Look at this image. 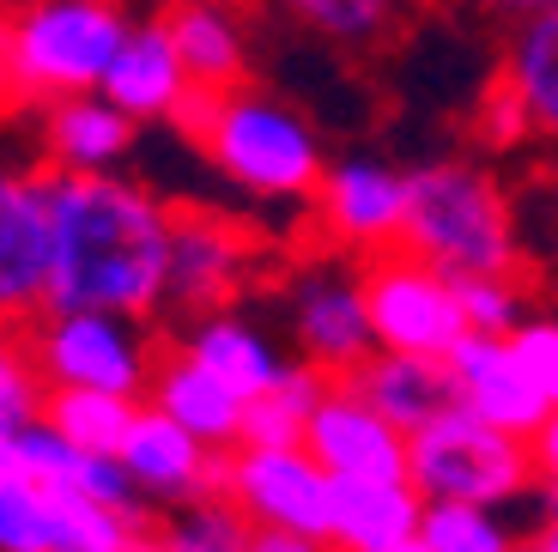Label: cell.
<instances>
[{"label": "cell", "mask_w": 558, "mask_h": 552, "mask_svg": "<svg viewBox=\"0 0 558 552\" xmlns=\"http://www.w3.org/2000/svg\"><path fill=\"white\" fill-rule=\"evenodd\" d=\"M177 128L201 146L213 170L231 189L262 194V201H310L328 177L322 134L298 104L262 85H231V92H195L182 104Z\"/></svg>", "instance_id": "7a4b0ae2"}, {"label": "cell", "mask_w": 558, "mask_h": 552, "mask_svg": "<svg viewBox=\"0 0 558 552\" xmlns=\"http://www.w3.org/2000/svg\"><path fill=\"white\" fill-rule=\"evenodd\" d=\"M335 388V376L316 371V364L292 359V371L279 376L267 395L250 400V419H243V443L250 449H298L310 437V419H316L322 395Z\"/></svg>", "instance_id": "603a6c76"}, {"label": "cell", "mask_w": 558, "mask_h": 552, "mask_svg": "<svg viewBox=\"0 0 558 552\" xmlns=\"http://www.w3.org/2000/svg\"><path fill=\"white\" fill-rule=\"evenodd\" d=\"M250 237L231 219L213 213H177V243H170V304L177 310H225L250 279Z\"/></svg>", "instance_id": "9a60e30c"}, {"label": "cell", "mask_w": 558, "mask_h": 552, "mask_svg": "<svg viewBox=\"0 0 558 552\" xmlns=\"http://www.w3.org/2000/svg\"><path fill=\"white\" fill-rule=\"evenodd\" d=\"M316 207V231L335 249H352V255H389L401 243L407 225V170L383 165V158H340L328 165V177L310 194Z\"/></svg>", "instance_id": "30bf717a"}, {"label": "cell", "mask_w": 558, "mask_h": 552, "mask_svg": "<svg viewBox=\"0 0 558 552\" xmlns=\"http://www.w3.org/2000/svg\"><path fill=\"white\" fill-rule=\"evenodd\" d=\"M407 480L425 504H480V511H510L534 492V449L510 431L474 419L468 407L437 413L425 431L407 437Z\"/></svg>", "instance_id": "5b68a950"}, {"label": "cell", "mask_w": 558, "mask_h": 552, "mask_svg": "<svg viewBox=\"0 0 558 552\" xmlns=\"http://www.w3.org/2000/svg\"><path fill=\"white\" fill-rule=\"evenodd\" d=\"M304 449L335 480H407V431H395L347 376L322 395Z\"/></svg>", "instance_id": "5bb4252c"}, {"label": "cell", "mask_w": 558, "mask_h": 552, "mask_svg": "<svg viewBox=\"0 0 558 552\" xmlns=\"http://www.w3.org/2000/svg\"><path fill=\"white\" fill-rule=\"evenodd\" d=\"M510 346H517V359L529 364V376L546 395V407L558 413V316H529L510 334Z\"/></svg>", "instance_id": "d6a6232c"}, {"label": "cell", "mask_w": 558, "mask_h": 552, "mask_svg": "<svg viewBox=\"0 0 558 552\" xmlns=\"http://www.w3.org/2000/svg\"><path fill=\"white\" fill-rule=\"evenodd\" d=\"M134 413H140V400L98 395V388H49V400H43V419L68 443L92 449V456H122L128 431H134Z\"/></svg>", "instance_id": "4316f807"}, {"label": "cell", "mask_w": 558, "mask_h": 552, "mask_svg": "<svg viewBox=\"0 0 558 552\" xmlns=\"http://www.w3.org/2000/svg\"><path fill=\"white\" fill-rule=\"evenodd\" d=\"M286 316H292L298 359L328 371V376H352L377 352L371 304H364V274H352L340 262L304 267L292 279V291H286Z\"/></svg>", "instance_id": "9c48e42d"}, {"label": "cell", "mask_w": 558, "mask_h": 552, "mask_svg": "<svg viewBox=\"0 0 558 552\" xmlns=\"http://www.w3.org/2000/svg\"><path fill=\"white\" fill-rule=\"evenodd\" d=\"M449 383H456V407H468L474 419L510 431L529 443L534 431L553 419L546 395L534 388L529 364L517 359L510 334H461V346L449 352Z\"/></svg>", "instance_id": "4fadbf2b"}, {"label": "cell", "mask_w": 558, "mask_h": 552, "mask_svg": "<svg viewBox=\"0 0 558 552\" xmlns=\"http://www.w3.org/2000/svg\"><path fill=\"white\" fill-rule=\"evenodd\" d=\"M279 13L304 25L310 37L340 43V49H377L401 31L413 0H274Z\"/></svg>", "instance_id": "484cf974"}, {"label": "cell", "mask_w": 558, "mask_h": 552, "mask_svg": "<svg viewBox=\"0 0 558 552\" xmlns=\"http://www.w3.org/2000/svg\"><path fill=\"white\" fill-rule=\"evenodd\" d=\"M182 352L189 359H201L213 376H225V383L238 388V395H267V388L279 383V376L292 371V359L274 346V334L262 328V322L250 316H231V310H213V316H195L189 328H182Z\"/></svg>", "instance_id": "44dd1931"}, {"label": "cell", "mask_w": 558, "mask_h": 552, "mask_svg": "<svg viewBox=\"0 0 558 552\" xmlns=\"http://www.w3.org/2000/svg\"><path fill=\"white\" fill-rule=\"evenodd\" d=\"M128 19L122 0H25L7 25L0 49V85L19 97H85L104 92V73L122 56Z\"/></svg>", "instance_id": "277c9868"}, {"label": "cell", "mask_w": 558, "mask_h": 552, "mask_svg": "<svg viewBox=\"0 0 558 552\" xmlns=\"http://www.w3.org/2000/svg\"><path fill=\"white\" fill-rule=\"evenodd\" d=\"M43 400H49V383L31 359V334L19 322H0V425L25 431L31 419H43Z\"/></svg>", "instance_id": "f1b7e54d"}, {"label": "cell", "mask_w": 558, "mask_h": 552, "mask_svg": "<svg viewBox=\"0 0 558 552\" xmlns=\"http://www.w3.org/2000/svg\"><path fill=\"white\" fill-rule=\"evenodd\" d=\"M153 535L146 511H116L80 492H49V552H134Z\"/></svg>", "instance_id": "d4e9b609"}, {"label": "cell", "mask_w": 558, "mask_h": 552, "mask_svg": "<svg viewBox=\"0 0 558 552\" xmlns=\"http://www.w3.org/2000/svg\"><path fill=\"white\" fill-rule=\"evenodd\" d=\"M134 134H140V122H128L104 92L61 97V104H49V116H43L49 165L68 170V177H116V170L134 158Z\"/></svg>", "instance_id": "ac0fdd59"}, {"label": "cell", "mask_w": 558, "mask_h": 552, "mask_svg": "<svg viewBox=\"0 0 558 552\" xmlns=\"http://www.w3.org/2000/svg\"><path fill=\"white\" fill-rule=\"evenodd\" d=\"M49 177L0 165V322H31L49 310Z\"/></svg>", "instance_id": "7c38bea8"}, {"label": "cell", "mask_w": 558, "mask_h": 552, "mask_svg": "<svg viewBox=\"0 0 558 552\" xmlns=\"http://www.w3.org/2000/svg\"><path fill=\"white\" fill-rule=\"evenodd\" d=\"M49 310H110L146 322L170 304L177 213L134 177L49 170Z\"/></svg>", "instance_id": "6da1fadb"}, {"label": "cell", "mask_w": 558, "mask_h": 552, "mask_svg": "<svg viewBox=\"0 0 558 552\" xmlns=\"http://www.w3.org/2000/svg\"><path fill=\"white\" fill-rule=\"evenodd\" d=\"M225 497L250 516V528H286V535H328L335 516V473L298 449H231L225 456Z\"/></svg>", "instance_id": "ba28073f"}, {"label": "cell", "mask_w": 558, "mask_h": 552, "mask_svg": "<svg viewBox=\"0 0 558 552\" xmlns=\"http://www.w3.org/2000/svg\"><path fill=\"white\" fill-rule=\"evenodd\" d=\"M25 334L49 388H98V395L140 400L165 359L146 322L110 316V310H43Z\"/></svg>", "instance_id": "8992f818"}, {"label": "cell", "mask_w": 558, "mask_h": 552, "mask_svg": "<svg viewBox=\"0 0 558 552\" xmlns=\"http://www.w3.org/2000/svg\"><path fill=\"white\" fill-rule=\"evenodd\" d=\"M364 274V304H371V334L377 352H418V359H449L468 334L456 279L437 274L432 262H418L407 249L371 255Z\"/></svg>", "instance_id": "52a82bcc"}, {"label": "cell", "mask_w": 558, "mask_h": 552, "mask_svg": "<svg viewBox=\"0 0 558 552\" xmlns=\"http://www.w3.org/2000/svg\"><path fill=\"white\" fill-rule=\"evenodd\" d=\"M498 80L522 97L534 134L558 146V19H529V25H517V37L504 49Z\"/></svg>", "instance_id": "cb8c5ba5"}, {"label": "cell", "mask_w": 558, "mask_h": 552, "mask_svg": "<svg viewBox=\"0 0 558 552\" xmlns=\"http://www.w3.org/2000/svg\"><path fill=\"white\" fill-rule=\"evenodd\" d=\"M146 407L170 413L182 431H195V437L207 443V449H219V456L243 449L250 395H238V388L225 383V376H213L201 359H189L182 346H170L165 359H158L153 388H146Z\"/></svg>", "instance_id": "e0dca14e"}, {"label": "cell", "mask_w": 558, "mask_h": 552, "mask_svg": "<svg viewBox=\"0 0 558 552\" xmlns=\"http://www.w3.org/2000/svg\"><path fill=\"white\" fill-rule=\"evenodd\" d=\"M177 535L201 540V547H219V552H250V516L231 504V497H207V504H195V511H177Z\"/></svg>", "instance_id": "1f68e13d"}, {"label": "cell", "mask_w": 558, "mask_h": 552, "mask_svg": "<svg viewBox=\"0 0 558 552\" xmlns=\"http://www.w3.org/2000/svg\"><path fill=\"white\" fill-rule=\"evenodd\" d=\"M7 480H25V461H19V431L0 425V485Z\"/></svg>", "instance_id": "f35d334b"}, {"label": "cell", "mask_w": 558, "mask_h": 552, "mask_svg": "<svg viewBox=\"0 0 558 552\" xmlns=\"http://www.w3.org/2000/svg\"><path fill=\"white\" fill-rule=\"evenodd\" d=\"M158 19H165L195 92L250 85V25L231 13V0H165Z\"/></svg>", "instance_id": "d6986e66"}, {"label": "cell", "mask_w": 558, "mask_h": 552, "mask_svg": "<svg viewBox=\"0 0 558 552\" xmlns=\"http://www.w3.org/2000/svg\"><path fill=\"white\" fill-rule=\"evenodd\" d=\"M134 480V492L146 504H165V511H195L207 497H225V456L207 449L195 431H182L170 413L140 400L134 431H128L122 456H116Z\"/></svg>", "instance_id": "8fae6325"}, {"label": "cell", "mask_w": 558, "mask_h": 552, "mask_svg": "<svg viewBox=\"0 0 558 552\" xmlns=\"http://www.w3.org/2000/svg\"><path fill=\"white\" fill-rule=\"evenodd\" d=\"M480 140L486 146H498V153H510V146H522V140H534V122H529V110H522V97L510 92V85H492L486 92V104H480Z\"/></svg>", "instance_id": "836d02e7"}, {"label": "cell", "mask_w": 558, "mask_h": 552, "mask_svg": "<svg viewBox=\"0 0 558 552\" xmlns=\"http://www.w3.org/2000/svg\"><path fill=\"white\" fill-rule=\"evenodd\" d=\"M0 552H49V492L37 480L0 485Z\"/></svg>", "instance_id": "4dcf8cb0"}, {"label": "cell", "mask_w": 558, "mask_h": 552, "mask_svg": "<svg viewBox=\"0 0 558 552\" xmlns=\"http://www.w3.org/2000/svg\"><path fill=\"white\" fill-rule=\"evenodd\" d=\"M492 13L529 25V19H558V0H492Z\"/></svg>", "instance_id": "74e56055"}, {"label": "cell", "mask_w": 558, "mask_h": 552, "mask_svg": "<svg viewBox=\"0 0 558 552\" xmlns=\"http://www.w3.org/2000/svg\"><path fill=\"white\" fill-rule=\"evenodd\" d=\"M456 298H461V316H468V334H517L522 322L534 316L522 274H474V279H456Z\"/></svg>", "instance_id": "f546056e"}, {"label": "cell", "mask_w": 558, "mask_h": 552, "mask_svg": "<svg viewBox=\"0 0 558 552\" xmlns=\"http://www.w3.org/2000/svg\"><path fill=\"white\" fill-rule=\"evenodd\" d=\"M250 552H340L328 535H286V528H255Z\"/></svg>", "instance_id": "e575fe53"}, {"label": "cell", "mask_w": 558, "mask_h": 552, "mask_svg": "<svg viewBox=\"0 0 558 552\" xmlns=\"http://www.w3.org/2000/svg\"><path fill=\"white\" fill-rule=\"evenodd\" d=\"M395 431H425L437 413L456 407V383H449L444 359H418V352H371L359 371L347 376Z\"/></svg>", "instance_id": "ffe728a7"}, {"label": "cell", "mask_w": 558, "mask_h": 552, "mask_svg": "<svg viewBox=\"0 0 558 552\" xmlns=\"http://www.w3.org/2000/svg\"><path fill=\"white\" fill-rule=\"evenodd\" d=\"M401 249L449 279L522 274L517 207H510L504 182L480 170L474 158H432V165L407 170Z\"/></svg>", "instance_id": "3957f363"}, {"label": "cell", "mask_w": 558, "mask_h": 552, "mask_svg": "<svg viewBox=\"0 0 558 552\" xmlns=\"http://www.w3.org/2000/svg\"><path fill=\"white\" fill-rule=\"evenodd\" d=\"M134 552H219V547H201V540H189V535H177V528H153V535L140 540Z\"/></svg>", "instance_id": "8d00e7d4"}, {"label": "cell", "mask_w": 558, "mask_h": 552, "mask_svg": "<svg viewBox=\"0 0 558 552\" xmlns=\"http://www.w3.org/2000/svg\"><path fill=\"white\" fill-rule=\"evenodd\" d=\"M383 552H432V547H425V535H407V540H395V547H383Z\"/></svg>", "instance_id": "ab89813d"}, {"label": "cell", "mask_w": 558, "mask_h": 552, "mask_svg": "<svg viewBox=\"0 0 558 552\" xmlns=\"http://www.w3.org/2000/svg\"><path fill=\"white\" fill-rule=\"evenodd\" d=\"M529 449H534V473H541V480L553 485V497H558V413L529 437Z\"/></svg>", "instance_id": "d590c367"}, {"label": "cell", "mask_w": 558, "mask_h": 552, "mask_svg": "<svg viewBox=\"0 0 558 552\" xmlns=\"http://www.w3.org/2000/svg\"><path fill=\"white\" fill-rule=\"evenodd\" d=\"M418 535L432 552H522L529 540L504 523V511H480V504H425Z\"/></svg>", "instance_id": "83f0119b"}, {"label": "cell", "mask_w": 558, "mask_h": 552, "mask_svg": "<svg viewBox=\"0 0 558 552\" xmlns=\"http://www.w3.org/2000/svg\"><path fill=\"white\" fill-rule=\"evenodd\" d=\"M418 523H425V497L413 480H335L328 540L340 552H383L418 535Z\"/></svg>", "instance_id": "7402d4cb"}, {"label": "cell", "mask_w": 558, "mask_h": 552, "mask_svg": "<svg viewBox=\"0 0 558 552\" xmlns=\"http://www.w3.org/2000/svg\"><path fill=\"white\" fill-rule=\"evenodd\" d=\"M104 97L140 128L146 122H177L182 116V104L195 97V80H189V68H182L165 19H140V25L128 31L122 56H116L110 73H104Z\"/></svg>", "instance_id": "2e32d148"}]
</instances>
